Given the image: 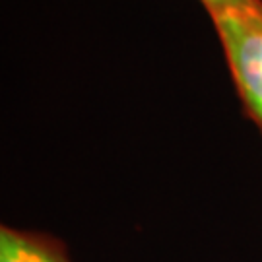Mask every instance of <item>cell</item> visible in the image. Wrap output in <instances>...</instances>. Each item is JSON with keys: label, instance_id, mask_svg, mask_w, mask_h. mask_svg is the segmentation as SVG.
Masks as SVG:
<instances>
[{"label": "cell", "instance_id": "obj_2", "mask_svg": "<svg viewBox=\"0 0 262 262\" xmlns=\"http://www.w3.org/2000/svg\"><path fill=\"white\" fill-rule=\"evenodd\" d=\"M0 262H72V258L55 235L2 225Z\"/></svg>", "mask_w": 262, "mask_h": 262}, {"label": "cell", "instance_id": "obj_1", "mask_svg": "<svg viewBox=\"0 0 262 262\" xmlns=\"http://www.w3.org/2000/svg\"><path fill=\"white\" fill-rule=\"evenodd\" d=\"M245 115L262 134V12L208 10Z\"/></svg>", "mask_w": 262, "mask_h": 262}, {"label": "cell", "instance_id": "obj_3", "mask_svg": "<svg viewBox=\"0 0 262 262\" xmlns=\"http://www.w3.org/2000/svg\"><path fill=\"white\" fill-rule=\"evenodd\" d=\"M200 4L206 8V12L214 8H239L262 12V0H200Z\"/></svg>", "mask_w": 262, "mask_h": 262}]
</instances>
